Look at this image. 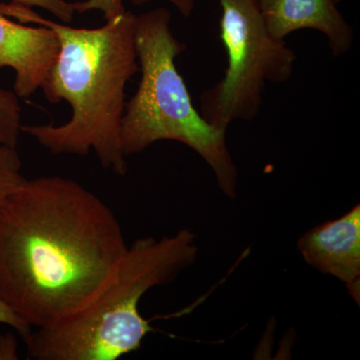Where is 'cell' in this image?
Returning <instances> with one entry per match:
<instances>
[{
    "instance_id": "52a82bcc",
    "label": "cell",
    "mask_w": 360,
    "mask_h": 360,
    "mask_svg": "<svg viewBox=\"0 0 360 360\" xmlns=\"http://www.w3.org/2000/svg\"><path fill=\"white\" fill-rule=\"evenodd\" d=\"M305 262L322 274H330L360 300V205L340 219L310 229L298 240Z\"/></svg>"
},
{
    "instance_id": "4fadbf2b",
    "label": "cell",
    "mask_w": 360,
    "mask_h": 360,
    "mask_svg": "<svg viewBox=\"0 0 360 360\" xmlns=\"http://www.w3.org/2000/svg\"><path fill=\"white\" fill-rule=\"evenodd\" d=\"M0 323L6 324L14 329L23 341L27 340L32 333V328L18 316L6 302L0 300Z\"/></svg>"
},
{
    "instance_id": "277c9868",
    "label": "cell",
    "mask_w": 360,
    "mask_h": 360,
    "mask_svg": "<svg viewBox=\"0 0 360 360\" xmlns=\"http://www.w3.org/2000/svg\"><path fill=\"white\" fill-rule=\"evenodd\" d=\"M170 21L172 13L163 7L137 15L134 41L141 79L125 104L120 148L129 158L158 141L181 142L210 165L222 193L234 198L238 175L226 130L213 127L194 108L175 65L186 45L174 37Z\"/></svg>"
},
{
    "instance_id": "6da1fadb",
    "label": "cell",
    "mask_w": 360,
    "mask_h": 360,
    "mask_svg": "<svg viewBox=\"0 0 360 360\" xmlns=\"http://www.w3.org/2000/svg\"><path fill=\"white\" fill-rule=\"evenodd\" d=\"M127 248L115 213L75 180L25 179L0 205V300L32 328L101 290Z\"/></svg>"
},
{
    "instance_id": "3957f363",
    "label": "cell",
    "mask_w": 360,
    "mask_h": 360,
    "mask_svg": "<svg viewBox=\"0 0 360 360\" xmlns=\"http://www.w3.org/2000/svg\"><path fill=\"white\" fill-rule=\"evenodd\" d=\"M196 236L184 229L160 239H136L127 245L101 290L75 314L37 328L25 341L33 360H117L136 352L148 333L139 312L143 295L167 285L194 264Z\"/></svg>"
},
{
    "instance_id": "5bb4252c",
    "label": "cell",
    "mask_w": 360,
    "mask_h": 360,
    "mask_svg": "<svg viewBox=\"0 0 360 360\" xmlns=\"http://www.w3.org/2000/svg\"><path fill=\"white\" fill-rule=\"evenodd\" d=\"M18 359V341L13 333H0V360Z\"/></svg>"
},
{
    "instance_id": "9c48e42d",
    "label": "cell",
    "mask_w": 360,
    "mask_h": 360,
    "mask_svg": "<svg viewBox=\"0 0 360 360\" xmlns=\"http://www.w3.org/2000/svg\"><path fill=\"white\" fill-rule=\"evenodd\" d=\"M21 132L20 97L13 90L0 89V148H18Z\"/></svg>"
},
{
    "instance_id": "7a4b0ae2",
    "label": "cell",
    "mask_w": 360,
    "mask_h": 360,
    "mask_svg": "<svg viewBox=\"0 0 360 360\" xmlns=\"http://www.w3.org/2000/svg\"><path fill=\"white\" fill-rule=\"evenodd\" d=\"M0 13L21 23L51 28L59 52L42 91L51 103H70L71 117L60 125H22L52 155L86 156L94 151L101 167L127 174L120 130L127 82L139 72L135 49L134 13L125 11L98 28L71 27L42 18L30 7L1 4Z\"/></svg>"
},
{
    "instance_id": "8992f818",
    "label": "cell",
    "mask_w": 360,
    "mask_h": 360,
    "mask_svg": "<svg viewBox=\"0 0 360 360\" xmlns=\"http://www.w3.org/2000/svg\"><path fill=\"white\" fill-rule=\"evenodd\" d=\"M58 52L59 40L51 28L14 22L0 13V70L13 68V91L20 99L42 89Z\"/></svg>"
},
{
    "instance_id": "30bf717a",
    "label": "cell",
    "mask_w": 360,
    "mask_h": 360,
    "mask_svg": "<svg viewBox=\"0 0 360 360\" xmlns=\"http://www.w3.org/2000/svg\"><path fill=\"white\" fill-rule=\"evenodd\" d=\"M22 161L15 148H0V205L26 179L21 174Z\"/></svg>"
},
{
    "instance_id": "5b68a950",
    "label": "cell",
    "mask_w": 360,
    "mask_h": 360,
    "mask_svg": "<svg viewBox=\"0 0 360 360\" xmlns=\"http://www.w3.org/2000/svg\"><path fill=\"white\" fill-rule=\"evenodd\" d=\"M220 39L227 53L221 80L200 96V115L226 130L236 120L259 112L266 82L284 84L292 77L296 56L285 40L267 30L259 0H219Z\"/></svg>"
},
{
    "instance_id": "ba28073f",
    "label": "cell",
    "mask_w": 360,
    "mask_h": 360,
    "mask_svg": "<svg viewBox=\"0 0 360 360\" xmlns=\"http://www.w3.org/2000/svg\"><path fill=\"white\" fill-rule=\"evenodd\" d=\"M340 0H259L269 32L284 40L290 33L314 30L328 37L333 56L347 53L354 44V30L338 9Z\"/></svg>"
},
{
    "instance_id": "7c38bea8",
    "label": "cell",
    "mask_w": 360,
    "mask_h": 360,
    "mask_svg": "<svg viewBox=\"0 0 360 360\" xmlns=\"http://www.w3.org/2000/svg\"><path fill=\"white\" fill-rule=\"evenodd\" d=\"M77 13H85L89 11H99L103 14L105 21L115 20L127 11L124 0H84L75 2Z\"/></svg>"
},
{
    "instance_id": "8fae6325",
    "label": "cell",
    "mask_w": 360,
    "mask_h": 360,
    "mask_svg": "<svg viewBox=\"0 0 360 360\" xmlns=\"http://www.w3.org/2000/svg\"><path fill=\"white\" fill-rule=\"evenodd\" d=\"M11 2L30 8L39 7L51 13L63 23H70L77 13L75 2H68L65 0H11Z\"/></svg>"
},
{
    "instance_id": "9a60e30c",
    "label": "cell",
    "mask_w": 360,
    "mask_h": 360,
    "mask_svg": "<svg viewBox=\"0 0 360 360\" xmlns=\"http://www.w3.org/2000/svg\"><path fill=\"white\" fill-rule=\"evenodd\" d=\"M149 1H151V0H131L132 4L135 6H142V4H148ZM167 1L174 4L184 18H188L193 13L194 0H167Z\"/></svg>"
}]
</instances>
